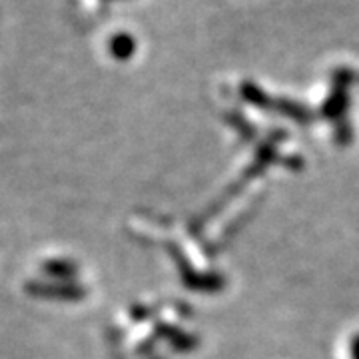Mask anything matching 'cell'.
Here are the masks:
<instances>
[{
  "label": "cell",
  "mask_w": 359,
  "mask_h": 359,
  "mask_svg": "<svg viewBox=\"0 0 359 359\" xmlns=\"http://www.w3.org/2000/svg\"><path fill=\"white\" fill-rule=\"evenodd\" d=\"M42 269H44V273H48L50 278H56V280H70L76 273V268L70 262H60V259L46 262Z\"/></svg>",
  "instance_id": "7a4b0ae2"
},
{
  "label": "cell",
  "mask_w": 359,
  "mask_h": 359,
  "mask_svg": "<svg viewBox=\"0 0 359 359\" xmlns=\"http://www.w3.org/2000/svg\"><path fill=\"white\" fill-rule=\"evenodd\" d=\"M26 292L34 297H50V299H76L82 294V290H78L74 285H66V283H42L34 282L26 285Z\"/></svg>",
  "instance_id": "6da1fadb"
}]
</instances>
